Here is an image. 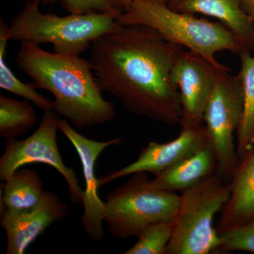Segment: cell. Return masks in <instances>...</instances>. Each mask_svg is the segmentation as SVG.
I'll return each instance as SVG.
<instances>
[{"label":"cell","mask_w":254,"mask_h":254,"mask_svg":"<svg viewBox=\"0 0 254 254\" xmlns=\"http://www.w3.org/2000/svg\"><path fill=\"white\" fill-rule=\"evenodd\" d=\"M182 47L143 25H120L93 42L90 64L102 91L127 111L169 126L183 118L180 91L170 79Z\"/></svg>","instance_id":"obj_1"},{"label":"cell","mask_w":254,"mask_h":254,"mask_svg":"<svg viewBox=\"0 0 254 254\" xmlns=\"http://www.w3.org/2000/svg\"><path fill=\"white\" fill-rule=\"evenodd\" d=\"M16 63L36 89L53 95L54 111L76 128H91L116 118L113 103L102 95L90 62L79 55L51 53L21 43Z\"/></svg>","instance_id":"obj_2"},{"label":"cell","mask_w":254,"mask_h":254,"mask_svg":"<svg viewBox=\"0 0 254 254\" xmlns=\"http://www.w3.org/2000/svg\"><path fill=\"white\" fill-rule=\"evenodd\" d=\"M120 25H143L155 30L167 41L200 55L215 68L226 66L215 59L220 51L239 54L245 49L240 40L222 23L179 12L151 0H134L117 18Z\"/></svg>","instance_id":"obj_3"},{"label":"cell","mask_w":254,"mask_h":254,"mask_svg":"<svg viewBox=\"0 0 254 254\" xmlns=\"http://www.w3.org/2000/svg\"><path fill=\"white\" fill-rule=\"evenodd\" d=\"M39 0H28L11 21L10 41L41 46L50 43L57 54L79 55L98 37L120 26L112 14H43Z\"/></svg>","instance_id":"obj_4"},{"label":"cell","mask_w":254,"mask_h":254,"mask_svg":"<svg viewBox=\"0 0 254 254\" xmlns=\"http://www.w3.org/2000/svg\"><path fill=\"white\" fill-rule=\"evenodd\" d=\"M231 188V182L215 173L182 190L165 254L218 252L221 238L214 220L226 204Z\"/></svg>","instance_id":"obj_5"},{"label":"cell","mask_w":254,"mask_h":254,"mask_svg":"<svg viewBox=\"0 0 254 254\" xmlns=\"http://www.w3.org/2000/svg\"><path fill=\"white\" fill-rule=\"evenodd\" d=\"M123 186L111 190L105 198L104 222L110 236L125 240L138 237L155 222L173 221L180 195L158 190L150 185L148 174L131 175Z\"/></svg>","instance_id":"obj_6"},{"label":"cell","mask_w":254,"mask_h":254,"mask_svg":"<svg viewBox=\"0 0 254 254\" xmlns=\"http://www.w3.org/2000/svg\"><path fill=\"white\" fill-rule=\"evenodd\" d=\"M225 67L215 68L213 89L205 106L203 121L217 160L216 173L230 182L240 164L235 143L243 114L240 74Z\"/></svg>","instance_id":"obj_7"},{"label":"cell","mask_w":254,"mask_h":254,"mask_svg":"<svg viewBox=\"0 0 254 254\" xmlns=\"http://www.w3.org/2000/svg\"><path fill=\"white\" fill-rule=\"evenodd\" d=\"M60 116L54 110L43 113L39 127L31 136L21 141L6 140L0 158V180L6 181L14 172L29 164H45L55 168L66 180L70 199L81 204L83 190L79 186L74 170L64 163L60 154L57 133Z\"/></svg>","instance_id":"obj_8"},{"label":"cell","mask_w":254,"mask_h":254,"mask_svg":"<svg viewBox=\"0 0 254 254\" xmlns=\"http://www.w3.org/2000/svg\"><path fill=\"white\" fill-rule=\"evenodd\" d=\"M59 129L72 144L81 161L84 177L85 189L82 193L83 214L81 220L87 236L93 242H100L104 236L103 224L105 215V203L98 193L99 179L95 175V164L106 148L122 143L120 138L107 141H98L86 138L76 131L65 119L60 118Z\"/></svg>","instance_id":"obj_9"},{"label":"cell","mask_w":254,"mask_h":254,"mask_svg":"<svg viewBox=\"0 0 254 254\" xmlns=\"http://www.w3.org/2000/svg\"><path fill=\"white\" fill-rule=\"evenodd\" d=\"M180 125L182 131L175 139L167 143L149 142L134 162L100 177V186L139 172L152 173L155 176L194 155L208 144V133L203 124L182 121Z\"/></svg>","instance_id":"obj_10"},{"label":"cell","mask_w":254,"mask_h":254,"mask_svg":"<svg viewBox=\"0 0 254 254\" xmlns=\"http://www.w3.org/2000/svg\"><path fill=\"white\" fill-rule=\"evenodd\" d=\"M69 214L67 205L51 190H46L39 204L24 210L5 209L0 225L7 238L6 254H23L53 224Z\"/></svg>","instance_id":"obj_11"},{"label":"cell","mask_w":254,"mask_h":254,"mask_svg":"<svg viewBox=\"0 0 254 254\" xmlns=\"http://www.w3.org/2000/svg\"><path fill=\"white\" fill-rule=\"evenodd\" d=\"M215 68L193 52L179 50L170 73L181 96L182 121L203 124L205 106L213 89Z\"/></svg>","instance_id":"obj_12"},{"label":"cell","mask_w":254,"mask_h":254,"mask_svg":"<svg viewBox=\"0 0 254 254\" xmlns=\"http://www.w3.org/2000/svg\"><path fill=\"white\" fill-rule=\"evenodd\" d=\"M170 9L217 18L240 40L246 49L254 50V27L241 0H171Z\"/></svg>","instance_id":"obj_13"},{"label":"cell","mask_w":254,"mask_h":254,"mask_svg":"<svg viewBox=\"0 0 254 254\" xmlns=\"http://www.w3.org/2000/svg\"><path fill=\"white\" fill-rule=\"evenodd\" d=\"M230 182V198L216 225L219 232L254 220V152L240 160Z\"/></svg>","instance_id":"obj_14"},{"label":"cell","mask_w":254,"mask_h":254,"mask_svg":"<svg viewBox=\"0 0 254 254\" xmlns=\"http://www.w3.org/2000/svg\"><path fill=\"white\" fill-rule=\"evenodd\" d=\"M216 171V156L208 143L194 155L155 175L150 185L167 191H182Z\"/></svg>","instance_id":"obj_15"},{"label":"cell","mask_w":254,"mask_h":254,"mask_svg":"<svg viewBox=\"0 0 254 254\" xmlns=\"http://www.w3.org/2000/svg\"><path fill=\"white\" fill-rule=\"evenodd\" d=\"M1 188V213L5 209L24 210L36 206L45 191L39 174L31 169H18Z\"/></svg>","instance_id":"obj_16"},{"label":"cell","mask_w":254,"mask_h":254,"mask_svg":"<svg viewBox=\"0 0 254 254\" xmlns=\"http://www.w3.org/2000/svg\"><path fill=\"white\" fill-rule=\"evenodd\" d=\"M248 49L239 53L243 92V114L237 131V154L240 161L254 152V55Z\"/></svg>","instance_id":"obj_17"},{"label":"cell","mask_w":254,"mask_h":254,"mask_svg":"<svg viewBox=\"0 0 254 254\" xmlns=\"http://www.w3.org/2000/svg\"><path fill=\"white\" fill-rule=\"evenodd\" d=\"M9 26L0 20V88L31 102L43 112L54 110V102L37 91L32 83L18 79L5 63L6 46L9 40Z\"/></svg>","instance_id":"obj_18"},{"label":"cell","mask_w":254,"mask_h":254,"mask_svg":"<svg viewBox=\"0 0 254 254\" xmlns=\"http://www.w3.org/2000/svg\"><path fill=\"white\" fill-rule=\"evenodd\" d=\"M36 112L27 100H18L0 95V136L14 139L36 125Z\"/></svg>","instance_id":"obj_19"},{"label":"cell","mask_w":254,"mask_h":254,"mask_svg":"<svg viewBox=\"0 0 254 254\" xmlns=\"http://www.w3.org/2000/svg\"><path fill=\"white\" fill-rule=\"evenodd\" d=\"M173 235V222H155L145 227L138 240L123 254H165Z\"/></svg>","instance_id":"obj_20"},{"label":"cell","mask_w":254,"mask_h":254,"mask_svg":"<svg viewBox=\"0 0 254 254\" xmlns=\"http://www.w3.org/2000/svg\"><path fill=\"white\" fill-rule=\"evenodd\" d=\"M43 4L59 3L70 14H112L118 17L125 7L120 0H39Z\"/></svg>","instance_id":"obj_21"},{"label":"cell","mask_w":254,"mask_h":254,"mask_svg":"<svg viewBox=\"0 0 254 254\" xmlns=\"http://www.w3.org/2000/svg\"><path fill=\"white\" fill-rule=\"evenodd\" d=\"M219 233L221 238L219 251H242L254 253V220Z\"/></svg>","instance_id":"obj_22"},{"label":"cell","mask_w":254,"mask_h":254,"mask_svg":"<svg viewBox=\"0 0 254 254\" xmlns=\"http://www.w3.org/2000/svg\"><path fill=\"white\" fill-rule=\"evenodd\" d=\"M242 7L250 16L254 27V0H241Z\"/></svg>","instance_id":"obj_23"},{"label":"cell","mask_w":254,"mask_h":254,"mask_svg":"<svg viewBox=\"0 0 254 254\" xmlns=\"http://www.w3.org/2000/svg\"><path fill=\"white\" fill-rule=\"evenodd\" d=\"M123 3L124 6H125V9H127L130 5L131 4V3L133 2L134 0H120Z\"/></svg>","instance_id":"obj_24"},{"label":"cell","mask_w":254,"mask_h":254,"mask_svg":"<svg viewBox=\"0 0 254 254\" xmlns=\"http://www.w3.org/2000/svg\"><path fill=\"white\" fill-rule=\"evenodd\" d=\"M151 1H155V2L160 3V4L168 5L171 0H151Z\"/></svg>","instance_id":"obj_25"}]
</instances>
